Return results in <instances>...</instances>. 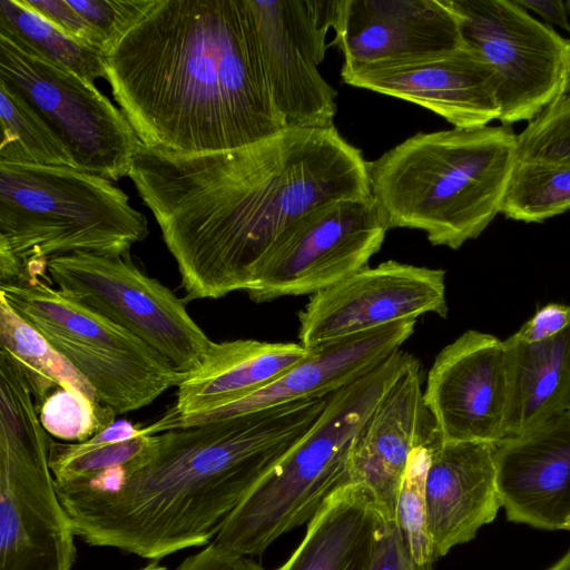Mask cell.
Instances as JSON below:
<instances>
[{
	"label": "cell",
	"instance_id": "30bf717a",
	"mask_svg": "<svg viewBox=\"0 0 570 570\" xmlns=\"http://www.w3.org/2000/svg\"><path fill=\"white\" fill-rule=\"evenodd\" d=\"M57 288L127 330L189 376L206 361L213 341L190 317L186 301L141 272L130 255L77 252L51 257Z\"/></svg>",
	"mask_w": 570,
	"mask_h": 570
},
{
	"label": "cell",
	"instance_id": "5bb4252c",
	"mask_svg": "<svg viewBox=\"0 0 570 570\" xmlns=\"http://www.w3.org/2000/svg\"><path fill=\"white\" fill-rule=\"evenodd\" d=\"M428 313L448 315L445 272L386 261L311 295L298 340L312 350Z\"/></svg>",
	"mask_w": 570,
	"mask_h": 570
},
{
	"label": "cell",
	"instance_id": "603a6c76",
	"mask_svg": "<svg viewBox=\"0 0 570 570\" xmlns=\"http://www.w3.org/2000/svg\"><path fill=\"white\" fill-rule=\"evenodd\" d=\"M383 517L364 487L348 483L322 504L299 546L275 570H367Z\"/></svg>",
	"mask_w": 570,
	"mask_h": 570
},
{
	"label": "cell",
	"instance_id": "7a4b0ae2",
	"mask_svg": "<svg viewBox=\"0 0 570 570\" xmlns=\"http://www.w3.org/2000/svg\"><path fill=\"white\" fill-rule=\"evenodd\" d=\"M106 69L147 147L214 153L285 128L249 0H155L108 52Z\"/></svg>",
	"mask_w": 570,
	"mask_h": 570
},
{
	"label": "cell",
	"instance_id": "9c48e42d",
	"mask_svg": "<svg viewBox=\"0 0 570 570\" xmlns=\"http://www.w3.org/2000/svg\"><path fill=\"white\" fill-rule=\"evenodd\" d=\"M0 85L51 129L77 169L111 181L128 176L141 141L94 82L0 33Z\"/></svg>",
	"mask_w": 570,
	"mask_h": 570
},
{
	"label": "cell",
	"instance_id": "44dd1931",
	"mask_svg": "<svg viewBox=\"0 0 570 570\" xmlns=\"http://www.w3.org/2000/svg\"><path fill=\"white\" fill-rule=\"evenodd\" d=\"M428 524L434 560L474 539L497 517L502 500L494 460L495 444L443 441L428 443Z\"/></svg>",
	"mask_w": 570,
	"mask_h": 570
},
{
	"label": "cell",
	"instance_id": "ba28073f",
	"mask_svg": "<svg viewBox=\"0 0 570 570\" xmlns=\"http://www.w3.org/2000/svg\"><path fill=\"white\" fill-rule=\"evenodd\" d=\"M45 277L0 284V295L116 414L142 409L187 376L144 341L52 287Z\"/></svg>",
	"mask_w": 570,
	"mask_h": 570
},
{
	"label": "cell",
	"instance_id": "9a60e30c",
	"mask_svg": "<svg viewBox=\"0 0 570 570\" xmlns=\"http://www.w3.org/2000/svg\"><path fill=\"white\" fill-rule=\"evenodd\" d=\"M509 367L504 341L465 331L435 357L424 401L443 441L505 439Z\"/></svg>",
	"mask_w": 570,
	"mask_h": 570
},
{
	"label": "cell",
	"instance_id": "6da1fadb",
	"mask_svg": "<svg viewBox=\"0 0 570 570\" xmlns=\"http://www.w3.org/2000/svg\"><path fill=\"white\" fill-rule=\"evenodd\" d=\"M128 177L153 213L185 301L247 293L281 234L306 213L372 197L368 161L333 127L185 155L141 144Z\"/></svg>",
	"mask_w": 570,
	"mask_h": 570
},
{
	"label": "cell",
	"instance_id": "52a82bcc",
	"mask_svg": "<svg viewBox=\"0 0 570 570\" xmlns=\"http://www.w3.org/2000/svg\"><path fill=\"white\" fill-rule=\"evenodd\" d=\"M51 438L14 361L0 354V570H72L75 530L49 466Z\"/></svg>",
	"mask_w": 570,
	"mask_h": 570
},
{
	"label": "cell",
	"instance_id": "ab89813d",
	"mask_svg": "<svg viewBox=\"0 0 570 570\" xmlns=\"http://www.w3.org/2000/svg\"><path fill=\"white\" fill-rule=\"evenodd\" d=\"M138 570H167V567L160 564L158 561H153Z\"/></svg>",
	"mask_w": 570,
	"mask_h": 570
},
{
	"label": "cell",
	"instance_id": "f35d334b",
	"mask_svg": "<svg viewBox=\"0 0 570 570\" xmlns=\"http://www.w3.org/2000/svg\"><path fill=\"white\" fill-rule=\"evenodd\" d=\"M547 570H570V549L561 559Z\"/></svg>",
	"mask_w": 570,
	"mask_h": 570
},
{
	"label": "cell",
	"instance_id": "d4e9b609",
	"mask_svg": "<svg viewBox=\"0 0 570 570\" xmlns=\"http://www.w3.org/2000/svg\"><path fill=\"white\" fill-rule=\"evenodd\" d=\"M156 434L151 424L138 426L127 420H116L83 442L51 440L49 466L56 487L90 485L116 473L101 490L109 488L149 454Z\"/></svg>",
	"mask_w": 570,
	"mask_h": 570
},
{
	"label": "cell",
	"instance_id": "7402d4cb",
	"mask_svg": "<svg viewBox=\"0 0 570 570\" xmlns=\"http://www.w3.org/2000/svg\"><path fill=\"white\" fill-rule=\"evenodd\" d=\"M308 354L309 350L294 342H214L203 366L177 386L176 402L167 413L195 414L257 391Z\"/></svg>",
	"mask_w": 570,
	"mask_h": 570
},
{
	"label": "cell",
	"instance_id": "ffe728a7",
	"mask_svg": "<svg viewBox=\"0 0 570 570\" xmlns=\"http://www.w3.org/2000/svg\"><path fill=\"white\" fill-rule=\"evenodd\" d=\"M435 432L424 401L421 365L413 357L360 432L350 456V483L364 487L381 514L395 520L409 458L416 448L428 444Z\"/></svg>",
	"mask_w": 570,
	"mask_h": 570
},
{
	"label": "cell",
	"instance_id": "b9f144b4",
	"mask_svg": "<svg viewBox=\"0 0 570 570\" xmlns=\"http://www.w3.org/2000/svg\"><path fill=\"white\" fill-rule=\"evenodd\" d=\"M563 530H568L570 531V517L568 518V520L566 521V523L563 524L562 527Z\"/></svg>",
	"mask_w": 570,
	"mask_h": 570
},
{
	"label": "cell",
	"instance_id": "f546056e",
	"mask_svg": "<svg viewBox=\"0 0 570 570\" xmlns=\"http://www.w3.org/2000/svg\"><path fill=\"white\" fill-rule=\"evenodd\" d=\"M429 462L428 444L416 448L411 453L395 508V523L410 554L419 564L435 561L428 524L425 483Z\"/></svg>",
	"mask_w": 570,
	"mask_h": 570
},
{
	"label": "cell",
	"instance_id": "3957f363",
	"mask_svg": "<svg viewBox=\"0 0 570 570\" xmlns=\"http://www.w3.org/2000/svg\"><path fill=\"white\" fill-rule=\"evenodd\" d=\"M328 397L156 434L149 454L105 491L56 487L76 535L153 561L208 546Z\"/></svg>",
	"mask_w": 570,
	"mask_h": 570
},
{
	"label": "cell",
	"instance_id": "5b68a950",
	"mask_svg": "<svg viewBox=\"0 0 570 570\" xmlns=\"http://www.w3.org/2000/svg\"><path fill=\"white\" fill-rule=\"evenodd\" d=\"M413 357L397 350L332 393L312 429L230 512L213 543L235 554L261 556L277 538L308 522L350 483V456L360 432Z\"/></svg>",
	"mask_w": 570,
	"mask_h": 570
},
{
	"label": "cell",
	"instance_id": "ac0fdd59",
	"mask_svg": "<svg viewBox=\"0 0 570 570\" xmlns=\"http://www.w3.org/2000/svg\"><path fill=\"white\" fill-rule=\"evenodd\" d=\"M333 29L344 68L466 46L448 0H338Z\"/></svg>",
	"mask_w": 570,
	"mask_h": 570
},
{
	"label": "cell",
	"instance_id": "8992f818",
	"mask_svg": "<svg viewBox=\"0 0 570 570\" xmlns=\"http://www.w3.org/2000/svg\"><path fill=\"white\" fill-rule=\"evenodd\" d=\"M146 216L114 181L71 167L0 163V253L46 277L51 257L130 255Z\"/></svg>",
	"mask_w": 570,
	"mask_h": 570
},
{
	"label": "cell",
	"instance_id": "1f68e13d",
	"mask_svg": "<svg viewBox=\"0 0 570 570\" xmlns=\"http://www.w3.org/2000/svg\"><path fill=\"white\" fill-rule=\"evenodd\" d=\"M517 159L570 165V97L552 101L517 135Z\"/></svg>",
	"mask_w": 570,
	"mask_h": 570
},
{
	"label": "cell",
	"instance_id": "cb8c5ba5",
	"mask_svg": "<svg viewBox=\"0 0 570 570\" xmlns=\"http://www.w3.org/2000/svg\"><path fill=\"white\" fill-rule=\"evenodd\" d=\"M509 367L505 439L521 435L563 411L570 390V324L559 334L525 343L504 341Z\"/></svg>",
	"mask_w": 570,
	"mask_h": 570
},
{
	"label": "cell",
	"instance_id": "836d02e7",
	"mask_svg": "<svg viewBox=\"0 0 570 570\" xmlns=\"http://www.w3.org/2000/svg\"><path fill=\"white\" fill-rule=\"evenodd\" d=\"M20 2L66 35L107 55L106 42L100 32L88 23L67 0H20Z\"/></svg>",
	"mask_w": 570,
	"mask_h": 570
},
{
	"label": "cell",
	"instance_id": "7c38bea8",
	"mask_svg": "<svg viewBox=\"0 0 570 570\" xmlns=\"http://www.w3.org/2000/svg\"><path fill=\"white\" fill-rule=\"evenodd\" d=\"M387 230L373 197L317 207L281 234L246 294L264 303L323 291L366 267Z\"/></svg>",
	"mask_w": 570,
	"mask_h": 570
},
{
	"label": "cell",
	"instance_id": "d590c367",
	"mask_svg": "<svg viewBox=\"0 0 570 570\" xmlns=\"http://www.w3.org/2000/svg\"><path fill=\"white\" fill-rule=\"evenodd\" d=\"M570 324V305L550 303L537 309L513 335L525 343L550 338Z\"/></svg>",
	"mask_w": 570,
	"mask_h": 570
},
{
	"label": "cell",
	"instance_id": "f1b7e54d",
	"mask_svg": "<svg viewBox=\"0 0 570 570\" xmlns=\"http://www.w3.org/2000/svg\"><path fill=\"white\" fill-rule=\"evenodd\" d=\"M0 119V163L76 168L68 149L51 129L1 85Z\"/></svg>",
	"mask_w": 570,
	"mask_h": 570
},
{
	"label": "cell",
	"instance_id": "8fae6325",
	"mask_svg": "<svg viewBox=\"0 0 570 570\" xmlns=\"http://www.w3.org/2000/svg\"><path fill=\"white\" fill-rule=\"evenodd\" d=\"M464 42L494 71L501 116L510 126L531 121L567 91L570 38L533 18L514 0H448Z\"/></svg>",
	"mask_w": 570,
	"mask_h": 570
},
{
	"label": "cell",
	"instance_id": "4fadbf2b",
	"mask_svg": "<svg viewBox=\"0 0 570 570\" xmlns=\"http://www.w3.org/2000/svg\"><path fill=\"white\" fill-rule=\"evenodd\" d=\"M275 108L289 128L334 126L336 91L318 70L338 0H249Z\"/></svg>",
	"mask_w": 570,
	"mask_h": 570
},
{
	"label": "cell",
	"instance_id": "74e56055",
	"mask_svg": "<svg viewBox=\"0 0 570 570\" xmlns=\"http://www.w3.org/2000/svg\"><path fill=\"white\" fill-rule=\"evenodd\" d=\"M523 9L531 10L548 23L557 24L570 33L566 2L562 0H514Z\"/></svg>",
	"mask_w": 570,
	"mask_h": 570
},
{
	"label": "cell",
	"instance_id": "4316f807",
	"mask_svg": "<svg viewBox=\"0 0 570 570\" xmlns=\"http://www.w3.org/2000/svg\"><path fill=\"white\" fill-rule=\"evenodd\" d=\"M0 33L91 82L107 79L105 53L66 35L20 0H0Z\"/></svg>",
	"mask_w": 570,
	"mask_h": 570
},
{
	"label": "cell",
	"instance_id": "d6986e66",
	"mask_svg": "<svg viewBox=\"0 0 570 570\" xmlns=\"http://www.w3.org/2000/svg\"><path fill=\"white\" fill-rule=\"evenodd\" d=\"M498 488L509 521L562 529L570 517V413L495 444Z\"/></svg>",
	"mask_w": 570,
	"mask_h": 570
},
{
	"label": "cell",
	"instance_id": "7bdbcfd3",
	"mask_svg": "<svg viewBox=\"0 0 570 570\" xmlns=\"http://www.w3.org/2000/svg\"><path fill=\"white\" fill-rule=\"evenodd\" d=\"M566 95H567L568 97H570V77H569V81H568V86H567Z\"/></svg>",
	"mask_w": 570,
	"mask_h": 570
},
{
	"label": "cell",
	"instance_id": "2e32d148",
	"mask_svg": "<svg viewBox=\"0 0 570 570\" xmlns=\"http://www.w3.org/2000/svg\"><path fill=\"white\" fill-rule=\"evenodd\" d=\"M345 83L416 104L455 128L499 120L494 71L472 47L344 68Z\"/></svg>",
	"mask_w": 570,
	"mask_h": 570
},
{
	"label": "cell",
	"instance_id": "484cf974",
	"mask_svg": "<svg viewBox=\"0 0 570 570\" xmlns=\"http://www.w3.org/2000/svg\"><path fill=\"white\" fill-rule=\"evenodd\" d=\"M0 350L20 367L38 410L57 389L76 391L100 402L87 380L2 295Z\"/></svg>",
	"mask_w": 570,
	"mask_h": 570
},
{
	"label": "cell",
	"instance_id": "e575fe53",
	"mask_svg": "<svg viewBox=\"0 0 570 570\" xmlns=\"http://www.w3.org/2000/svg\"><path fill=\"white\" fill-rule=\"evenodd\" d=\"M367 570H434L433 562L416 563L394 519L383 517Z\"/></svg>",
	"mask_w": 570,
	"mask_h": 570
},
{
	"label": "cell",
	"instance_id": "d6a6232c",
	"mask_svg": "<svg viewBox=\"0 0 570 570\" xmlns=\"http://www.w3.org/2000/svg\"><path fill=\"white\" fill-rule=\"evenodd\" d=\"M102 36L107 55L155 0H67ZM106 55V56H107Z\"/></svg>",
	"mask_w": 570,
	"mask_h": 570
},
{
	"label": "cell",
	"instance_id": "277c9868",
	"mask_svg": "<svg viewBox=\"0 0 570 570\" xmlns=\"http://www.w3.org/2000/svg\"><path fill=\"white\" fill-rule=\"evenodd\" d=\"M515 160L510 126L419 132L368 161L371 194L389 229L459 249L499 214Z\"/></svg>",
	"mask_w": 570,
	"mask_h": 570
},
{
	"label": "cell",
	"instance_id": "ee69618b",
	"mask_svg": "<svg viewBox=\"0 0 570 570\" xmlns=\"http://www.w3.org/2000/svg\"><path fill=\"white\" fill-rule=\"evenodd\" d=\"M566 7H567V10H568V13L570 14V0L566 1Z\"/></svg>",
	"mask_w": 570,
	"mask_h": 570
},
{
	"label": "cell",
	"instance_id": "83f0119b",
	"mask_svg": "<svg viewBox=\"0 0 570 570\" xmlns=\"http://www.w3.org/2000/svg\"><path fill=\"white\" fill-rule=\"evenodd\" d=\"M570 210V165L517 159L499 214L523 223H541Z\"/></svg>",
	"mask_w": 570,
	"mask_h": 570
},
{
	"label": "cell",
	"instance_id": "4dcf8cb0",
	"mask_svg": "<svg viewBox=\"0 0 570 570\" xmlns=\"http://www.w3.org/2000/svg\"><path fill=\"white\" fill-rule=\"evenodd\" d=\"M48 434L66 442H83L116 421V412L82 393L57 389L38 410Z\"/></svg>",
	"mask_w": 570,
	"mask_h": 570
},
{
	"label": "cell",
	"instance_id": "8d00e7d4",
	"mask_svg": "<svg viewBox=\"0 0 570 570\" xmlns=\"http://www.w3.org/2000/svg\"><path fill=\"white\" fill-rule=\"evenodd\" d=\"M174 570H265L248 557L228 552L213 542L189 556Z\"/></svg>",
	"mask_w": 570,
	"mask_h": 570
},
{
	"label": "cell",
	"instance_id": "e0dca14e",
	"mask_svg": "<svg viewBox=\"0 0 570 570\" xmlns=\"http://www.w3.org/2000/svg\"><path fill=\"white\" fill-rule=\"evenodd\" d=\"M416 321H403L309 350V354L257 391L205 411L154 422L157 432L184 429L302 400L327 396L386 360L413 334Z\"/></svg>",
	"mask_w": 570,
	"mask_h": 570
},
{
	"label": "cell",
	"instance_id": "60d3db41",
	"mask_svg": "<svg viewBox=\"0 0 570 570\" xmlns=\"http://www.w3.org/2000/svg\"><path fill=\"white\" fill-rule=\"evenodd\" d=\"M563 411H567L570 413V390H569L568 395L564 401Z\"/></svg>",
	"mask_w": 570,
	"mask_h": 570
}]
</instances>
